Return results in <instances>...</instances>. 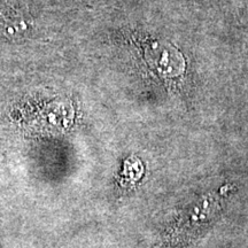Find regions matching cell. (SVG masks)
Returning a JSON list of instances; mask_svg holds the SVG:
<instances>
[{
  "label": "cell",
  "instance_id": "1",
  "mask_svg": "<svg viewBox=\"0 0 248 248\" xmlns=\"http://www.w3.org/2000/svg\"><path fill=\"white\" fill-rule=\"evenodd\" d=\"M28 29L26 21L13 12H0V36L17 37Z\"/></svg>",
  "mask_w": 248,
  "mask_h": 248
}]
</instances>
